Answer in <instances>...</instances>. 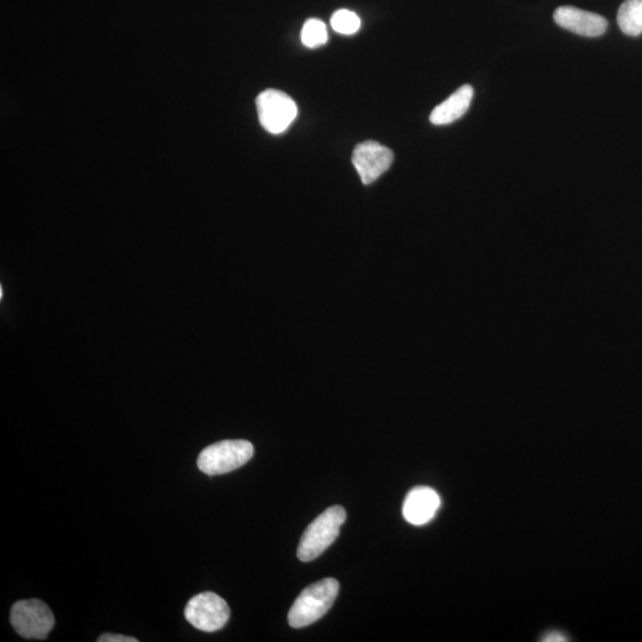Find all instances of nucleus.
<instances>
[{
    "instance_id": "nucleus-1",
    "label": "nucleus",
    "mask_w": 642,
    "mask_h": 642,
    "mask_svg": "<svg viewBox=\"0 0 642 642\" xmlns=\"http://www.w3.org/2000/svg\"><path fill=\"white\" fill-rule=\"evenodd\" d=\"M339 593L335 578L321 579L307 587L295 600L288 614V623L293 628H304L317 622L329 612Z\"/></svg>"
},
{
    "instance_id": "nucleus-2",
    "label": "nucleus",
    "mask_w": 642,
    "mask_h": 642,
    "mask_svg": "<svg viewBox=\"0 0 642 642\" xmlns=\"http://www.w3.org/2000/svg\"><path fill=\"white\" fill-rule=\"evenodd\" d=\"M345 520V509L341 506H333L311 522L300 539L298 558L301 562H312L323 555L339 537Z\"/></svg>"
},
{
    "instance_id": "nucleus-3",
    "label": "nucleus",
    "mask_w": 642,
    "mask_h": 642,
    "mask_svg": "<svg viewBox=\"0 0 642 642\" xmlns=\"http://www.w3.org/2000/svg\"><path fill=\"white\" fill-rule=\"evenodd\" d=\"M254 452V445L248 440H223L201 451L198 468L209 476L229 474L247 464Z\"/></svg>"
},
{
    "instance_id": "nucleus-4",
    "label": "nucleus",
    "mask_w": 642,
    "mask_h": 642,
    "mask_svg": "<svg viewBox=\"0 0 642 642\" xmlns=\"http://www.w3.org/2000/svg\"><path fill=\"white\" fill-rule=\"evenodd\" d=\"M11 625L25 639H47L55 625L52 610L40 600H23L11 609Z\"/></svg>"
},
{
    "instance_id": "nucleus-5",
    "label": "nucleus",
    "mask_w": 642,
    "mask_h": 642,
    "mask_svg": "<svg viewBox=\"0 0 642 642\" xmlns=\"http://www.w3.org/2000/svg\"><path fill=\"white\" fill-rule=\"evenodd\" d=\"M258 118L264 130L282 134L298 116V107L291 97L278 90H267L256 99Z\"/></svg>"
},
{
    "instance_id": "nucleus-6",
    "label": "nucleus",
    "mask_w": 642,
    "mask_h": 642,
    "mask_svg": "<svg viewBox=\"0 0 642 642\" xmlns=\"http://www.w3.org/2000/svg\"><path fill=\"white\" fill-rule=\"evenodd\" d=\"M185 618L199 631L217 632L228 623L230 607L222 597L207 591V593L194 596L187 603Z\"/></svg>"
},
{
    "instance_id": "nucleus-7",
    "label": "nucleus",
    "mask_w": 642,
    "mask_h": 642,
    "mask_svg": "<svg viewBox=\"0 0 642 642\" xmlns=\"http://www.w3.org/2000/svg\"><path fill=\"white\" fill-rule=\"evenodd\" d=\"M393 161V151L375 141L358 144L352 153V165L355 166L364 185L373 184L388 171Z\"/></svg>"
},
{
    "instance_id": "nucleus-8",
    "label": "nucleus",
    "mask_w": 642,
    "mask_h": 642,
    "mask_svg": "<svg viewBox=\"0 0 642 642\" xmlns=\"http://www.w3.org/2000/svg\"><path fill=\"white\" fill-rule=\"evenodd\" d=\"M553 20L560 28L585 37H599L606 33L608 21L601 15L594 14L574 6H560L553 15Z\"/></svg>"
},
{
    "instance_id": "nucleus-9",
    "label": "nucleus",
    "mask_w": 642,
    "mask_h": 642,
    "mask_svg": "<svg viewBox=\"0 0 642 642\" xmlns=\"http://www.w3.org/2000/svg\"><path fill=\"white\" fill-rule=\"evenodd\" d=\"M440 497L430 487H415L406 496L402 514L409 524L423 526L434 519L440 507Z\"/></svg>"
},
{
    "instance_id": "nucleus-10",
    "label": "nucleus",
    "mask_w": 642,
    "mask_h": 642,
    "mask_svg": "<svg viewBox=\"0 0 642 642\" xmlns=\"http://www.w3.org/2000/svg\"><path fill=\"white\" fill-rule=\"evenodd\" d=\"M474 98V88L464 85L434 109L430 122L434 125H448L463 117Z\"/></svg>"
},
{
    "instance_id": "nucleus-11",
    "label": "nucleus",
    "mask_w": 642,
    "mask_h": 642,
    "mask_svg": "<svg viewBox=\"0 0 642 642\" xmlns=\"http://www.w3.org/2000/svg\"><path fill=\"white\" fill-rule=\"evenodd\" d=\"M618 23L623 34L639 36L642 34V0H626L620 6Z\"/></svg>"
},
{
    "instance_id": "nucleus-12",
    "label": "nucleus",
    "mask_w": 642,
    "mask_h": 642,
    "mask_svg": "<svg viewBox=\"0 0 642 642\" xmlns=\"http://www.w3.org/2000/svg\"><path fill=\"white\" fill-rule=\"evenodd\" d=\"M329 40L326 25L323 21L311 18L306 21L301 30V41L308 48L323 46Z\"/></svg>"
},
{
    "instance_id": "nucleus-13",
    "label": "nucleus",
    "mask_w": 642,
    "mask_h": 642,
    "mask_svg": "<svg viewBox=\"0 0 642 642\" xmlns=\"http://www.w3.org/2000/svg\"><path fill=\"white\" fill-rule=\"evenodd\" d=\"M331 27L339 34L352 35L361 28V20L355 12L338 10L331 17Z\"/></svg>"
},
{
    "instance_id": "nucleus-14",
    "label": "nucleus",
    "mask_w": 642,
    "mask_h": 642,
    "mask_svg": "<svg viewBox=\"0 0 642 642\" xmlns=\"http://www.w3.org/2000/svg\"><path fill=\"white\" fill-rule=\"evenodd\" d=\"M99 642H137L136 638L125 637L121 634H103L98 638Z\"/></svg>"
},
{
    "instance_id": "nucleus-15",
    "label": "nucleus",
    "mask_w": 642,
    "mask_h": 642,
    "mask_svg": "<svg viewBox=\"0 0 642 642\" xmlns=\"http://www.w3.org/2000/svg\"><path fill=\"white\" fill-rule=\"evenodd\" d=\"M543 641L547 642H563V641H568L566 639L565 635L559 632H550L549 634L545 635Z\"/></svg>"
}]
</instances>
